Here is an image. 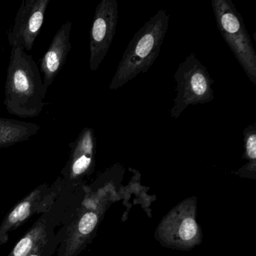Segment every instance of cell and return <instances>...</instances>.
Segmentation results:
<instances>
[{"mask_svg": "<svg viewBox=\"0 0 256 256\" xmlns=\"http://www.w3.org/2000/svg\"><path fill=\"white\" fill-rule=\"evenodd\" d=\"M48 89L32 55L22 46H12L5 85L7 112L20 118L38 116L46 107Z\"/></svg>", "mask_w": 256, "mask_h": 256, "instance_id": "1", "label": "cell"}, {"mask_svg": "<svg viewBox=\"0 0 256 256\" xmlns=\"http://www.w3.org/2000/svg\"><path fill=\"white\" fill-rule=\"evenodd\" d=\"M168 23L167 12L160 10L134 34L112 78L109 86L110 90L122 88L152 66L160 54Z\"/></svg>", "mask_w": 256, "mask_h": 256, "instance_id": "2", "label": "cell"}, {"mask_svg": "<svg viewBox=\"0 0 256 256\" xmlns=\"http://www.w3.org/2000/svg\"><path fill=\"white\" fill-rule=\"evenodd\" d=\"M217 28L250 82L256 85V52L245 24L230 0H212Z\"/></svg>", "mask_w": 256, "mask_h": 256, "instance_id": "3", "label": "cell"}, {"mask_svg": "<svg viewBox=\"0 0 256 256\" xmlns=\"http://www.w3.org/2000/svg\"><path fill=\"white\" fill-rule=\"evenodd\" d=\"M174 78L176 96L170 110L172 118L178 119L188 106L205 104L214 100V80L194 54H188L180 64Z\"/></svg>", "mask_w": 256, "mask_h": 256, "instance_id": "4", "label": "cell"}, {"mask_svg": "<svg viewBox=\"0 0 256 256\" xmlns=\"http://www.w3.org/2000/svg\"><path fill=\"white\" fill-rule=\"evenodd\" d=\"M66 185L65 180L59 178L53 185L42 184L20 200L6 214L0 224V245L8 240L10 232L23 226L31 217L49 212L60 197Z\"/></svg>", "mask_w": 256, "mask_h": 256, "instance_id": "5", "label": "cell"}, {"mask_svg": "<svg viewBox=\"0 0 256 256\" xmlns=\"http://www.w3.org/2000/svg\"><path fill=\"white\" fill-rule=\"evenodd\" d=\"M157 233L160 241L170 248L190 250L198 244L202 232L196 220L194 202L185 200L172 210L160 223Z\"/></svg>", "mask_w": 256, "mask_h": 256, "instance_id": "6", "label": "cell"}, {"mask_svg": "<svg viewBox=\"0 0 256 256\" xmlns=\"http://www.w3.org/2000/svg\"><path fill=\"white\" fill-rule=\"evenodd\" d=\"M119 20L116 0H102L96 8L90 34V68L98 70L112 46Z\"/></svg>", "mask_w": 256, "mask_h": 256, "instance_id": "7", "label": "cell"}, {"mask_svg": "<svg viewBox=\"0 0 256 256\" xmlns=\"http://www.w3.org/2000/svg\"><path fill=\"white\" fill-rule=\"evenodd\" d=\"M50 0H23L14 26L8 32L10 46H20L30 52L43 26Z\"/></svg>", "mask_w": 256, "mask_h": 256, "instance_id": "8", "label": "cell"}, {"mask_svg": "<svg viewBox=\"0 0 256 256\" xmlns=\"http://www.w3.org/2000/svg\"><path fill=\"white\" fill-rule=\"evenodd\" d=\"M55 214L54 205L34 223L7 256H28L42 248L56 250L64 238L65 226L56 234H55V228L61 220Z\"/></svg>", "mask_w": 256, "mask_h": 256, "instance_id": "9", "label": "cell"}, {"mask_svg": "<svg viewBox=\"0 0 256 256\" xmlns=\"http://www.w3.org/2000/svg\"><path fill=\"white\" fill-rule=\"evenodd\" d=\"M70 146V158L61 173L66 184H74L94 172L96 152L95 132L90 127L84 128Z\"/></svg>", "mask_w": 256, "mask_h": 256, "instance_id": "10", "label": "cell"}, {"mask_svg": "<svg viewBox=\"0 0 256 256\" xmlns=\"http://www.w3.org/2000/svg\"><path fill=\"white\" fill-rule=\"evenodd\" d=\"M98 220V212L94 210H80L74 216L66 227L58 256H77L90 240Z\"/></svg>", "mask_w": 256, "mask_h": 256, "instance_id": "11", "label": "cell"}, {"mask_svg": "<svg viewBox=\"0 0 256 256\" xmlns=\"http://www.w3.org/2000/svg\"><path fill=\"white\" fill-rule=\"evenodd\" d=\"M72 23L66 22L54 36L53 40L43 58L40 60V68L43 74V83L48 88L53 84L66 62L72 49L70 32Z\"/></svg>", "mask_w": 256, "mask_h": 256, "instance_id": "12", "label": "cell"}, {"mask_svg": "<svg viewBox=\"0 0 256 256\" xmlns=\"http://www.w3.org/2000/svg\"><path fill=\"white\" fill-rule=\"evenodd\" d=\"M40 130V126L32 122L0 118V148H8L29 140Z\"/></svg>", "mask_w": 256, "mask_h": 256, "instance_id": "13", "label": "cell"}, {"mask_svg": "<svg viewBox=\"0 0 256 256\" xmlns=\"http://www.w3.org/2000/svg\"><path fill=\"white\" fill-rule=\"evenodd\" d=\"M244 158L248 162L244 166V169L254 173L256 164V124H250L244 131Z\"/></svg>", "mask_w": 256, "mask_h": 256, "instance_id": "14", "label": "cell"}, {"mask_svg": "<svg viewBox=\"0 0 256 256\" xmlns=\"http://www.w3.org/2000/svg\"><path fill=\"white\" fill-rule=\"evenodd\" d=\"M56 250L52 248H42L34 252L28 256H52Z\"/></svg>", "mask_w": 256, "mask_h": 256, "instance_id": "15", "label": "cell"}]
</instances>
